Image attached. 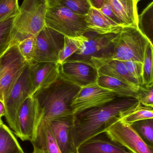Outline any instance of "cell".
Returning a JSON list of instances; mask_svg holds the SVG:
<instances>
[{
  "instance_id": "21",
  "label": "cell",
  "mask_w": 153,
  "mask_h": 153,
  "mask_svg": "<svg viewBox=\"0 0 153 153\" xmlns=\"http://www.w3.org/2000/svg\"><path fill=\"white\" fill-rule=\"evenodd\" d=\"M97 83L101 87L115 93L117 97H133L137 99L139 87L132 86L116 78L104 75L99 76Z\"/></svg>"
},
{
  "instance_id": "14",
  "label": "cell",
  "mask_w": 153,
  "mask_h": 153,
  "mask_svg": "<svg viewBox=\"0 0 153 153\" xmlns=\"http://www.w3.org/2000/svg\"><path fill=\"white\" fill-rule=\"evenodd\" d=\"M28 64L32 96L37 91L55 82L60 75V65L57 63L32 61Z\"/></svg>"
},
{
  "instance_id": "30",
  "label": "cell",
  "mask_w": 153,
  "mask_h": 153,
  "mask_svg": "<svg viewBox=\"0 0 153 153\" xmlns=\"http://www.w3.org/2000/svg\"><path fill=\"white\" fill-rule=\"evenodd\" d=\"M148 119H153V107L144 106L140 103L134 111L123 118L121 120L131 125L136 121Z\"/></svg>"
},
{
  "instance_id": "8",
  "label": "cell",
  "mask_w": 153,
  "mask_h": 153,
  "mask_svg": "<svg viewBox=\"0 0 153 153\" xmlns=\"http://www.w3.org/2000/svg\"><path fill=\"white\" fill-rule=\"evenodd\" d=\"M2 71L0 77V100L4 102L6 97L25 67L28 64L20 53L13 41L1 56Z\"/></svg>"
},
{
  "instance_id": "12",
  "label": "cell",
  "mask_w": 153,
  "mask_h": 153,
  "mask_svg": "<svg viewBox=\"0 0 153 153\" xmlns=\"http://www.w3.org/2000/svg\"><path fill=\"white\" fill-rule=\"evenodd\" d=\"M40 117L37 102L33 96L28 97L19 109L18 121L20 139L31 142L36 136Z\"/></svg>"
},
{
  "instance_id": "17",
  "label": "cell",
  "mask_w": 153,
  "mask_h": 153,
  "mask_svg": "<svg viewBox=\"0 0 153 153\" xmlns=\"http://www.w3.org/2000/svg\"><path fill=\"white\" fill-rule=\"evenodd\" d=\"M31 144L34 151L42 153H62L50 129L48 121L41 119Z\"/></svg>"
},
{
  "instance_id": "18",
  "label": "cell",
  "mask_w": 153,
  "mask_h": 153,
  "mask_svg": "<svg viewBox=\"0 0 153 153\" xmlns=\"http://www.w3.org/2000/svg\"><path fill=\"white\" fill-rule=\"evenodd\" d=\"M124 27H137V0H106Z\"/></svg>"
},
{
  "instance_id": "27",
  "label": "cell",
  "mask_w": 153,
  "mask_h": 153,
  "mask_svg": "<svg viewBox=\"0 0 153 153\" xmlns=\"http://www.w3.org/2000/svg\"><path fill=\"white\" fill-rule=\"evenodd\" d=\"M48 3L62 5L79 15L85 16L91 8L88 0H47Z\"/></svg>"
},
{
  "instance_id": "36",
  "label": "cell",
  "mask_w": 153,
  "mask_h": 153,
  "mask_svg": "<svg viewBox=\"0 0 153 153\" xmlns=\"http://www.w3.org/2000/svg\"><path fill=\"white\" fill-rule=\"evenodd\" d=\"M5 115V106L3 102L0 100V118Z\"/></svg>"
},
{
  "instance_id": "24",
  "label": "cell",
  "mask_w": 153,
  "mask_h": 153,
  "mask_svg": "<svg viewBox=\"0 0 153 153\" xmlns=\"http://www.w3.org/2000/svg\"><path fill=\"white\" fill-rule=\"evenodd\" d=\"M153 2L150 3L138 15V29L153 44Z\"/></svg>"
},
{
  "instance_id": "15",
  "label": "cell",
  "mask_w": 153,
  "mask_h": 153,
  "mask_svg": "<svg viewBox=\"0 0 153 153\" xmlns=\"http://www.w3.org/2000/svg\"><path fill=\"white\" fill-rule=\"evenodd\" d=\"M62 153H77L73 135V115L47 120Z\"/></svg>"
},
{
  "instance_id": "26",
  "label": "cell",
  "mask_w": 153,
  "mask_h": 153,
  "mask_svg": "<svg viewBox=\"0 0 153 153\" xmlns=\"http://www.w3.org/2000/svg\"><path fill=\"white\" fill-rule=\"evenodd\" d=\"M130 126L146 144L153 147V119L136 121Z\"/></svg>"
},
{
  "instance_id": "5",
  "label": "cell",
  "mask_w": 153,
  "mask_h": 153,
  "mask_svg": "<svg viewBox=\"0 0 153 153\" xmlns=\"http://www.w3.org/2000/svg\"><path fill=\"white\" fill-rule=\"evenodd\" d=\"M47 8V0H23L13 21L16 36H36L46 27Z\"/></svg>"
},
{
  "instance_id": "39",
  "label": "cell",
  "mask_w": 153,
  "mask_h": 153,
  "mask_svg": "<svg viewBox=\"0 0 153 153\" xmlns=\"http://www.w3.org/2000/svg\"><path fill=\"white\" fill-rule=\"evenodd\" d=\"M32 153H42L41 152H36V151H33V152Z\"/></svg>"
},
{
  "instance_id": "25",
  "label": "cell",
  "mask_w": 153,
  "mask_h": 153,
  "mask_svg": "<svg viewBox=\"0 0 153 153\" xmlns=\"http://www.w3.org/2000/svg\"><path fill=\"white\" fill-rule=\"evenodd\" d=\"M84 36L76 38L64 36L63 46L58 54L57 63L62 64L67 58L81 48L83 43Z\"/></svg>"
},
{
  "instance_id": "33",
  "label": "cell",
  "mask_w": 153,
  "mask_h": 153,
  "mask_svg": "<svg viewBox=\"0 0 153 153\" xmlns=\"http://www.w3.org/2000/svg\"><path fill=\"white\" fill-rule=\"evenodd\" d=\"M137 99L144 106L153 107V86H140L137 92Z\"/></svg>"
},
{
  "instance_id": "41",
  "label": "cell",
  "mask_w": 153,
  "mask_h": 153,
  "mask_svg": "<svg viewBox=\"0 0 153 153\" xmlns=\"http://www.w3.org/2000/svg\"><path fill=\"white\" fill-rule=\"evenodd\" d=\"M20 153H24V152H22Z\"/></svg>"
},
{
  "instance_id": "1",
  "label": "cell",
  "mask_w": 153,
  "mask_h": 153,
  "mask_svg": "<svg viewBox=\"0 0 153 153\" xmlns=\"http://www.w3.org/2000/svg\"><path fill=\"white\" fill-rule=\"evenodd\" d=\"M139 104L133 97H117L106 104L73 115V135L76 149L88 139L105 132L133 112Z\"/></svg>"
},
{
  "instance_id": "20",
  "label": "cell",
  "mask_w": 153,
  "mask_h": 153,
  "mask_svg": "<svg viewBox=\"0 0 153 153\" xmlns=\"http://www.w3.org/2000/svg\"><path fill=\"white\" fill-rule=\"evenodd\" d=\"M98 71L99 76H110L134 87L138 88L141 86L138 82L129 74L122 61L112 60Z\"/></svg>"
},
{
  "instance_id": "23",
  "label": "cell",
  "mask_w": 153,
  "mask_h": 153,
  "mask_svg": "<svg viewBox=\"0 0 153 153\" xmlns=\"http://www.w3.org/2000/svg\"><path fill=\"white\" fill-rule=\"evenodd\" d=\"M15 17L0 22V57L14 41L16 34L13 30V21Z\"/></svg>"
},
{
  "instance_id": "6",
  "label": "cell",
  "mask_w": 153,
  "mask_h": 153,
  "mask_svg": "<svg viewBox=\"0 0 153 153\" xmlns=\"http://www.w3.org/2000/svg\"><path fill=\"white\" fill-rule=\"evenodd\" d=\"M150 43H152L138 28L124 27L119 33L114 53L109 62L116 60L143 63L146 48Z\"/></svg>"
},
{
  "instance_id": "3",
  "label": "cell",
  "mask_w": 153,
  "mask_h": 153,
  "mask_svg": "<svg viewBox=\"0 0 153 153\" xmlns=\"http://www.w3.org/2000/svg\"><path fill=\"white\" fill-rule=\"evenodd\" d=\"M119 33L101 35L86 32L81 47L65 62H81L99 70L108 63L113 56Z\"/></svg>"
},
{
  "instance_id": "32",
  "label": "cell",
  "mask_w": 153,
  "mask_h": 153,
  "mask_svg": "<svg viewBox=\"0 0 153 153\" xmlns=\"http://www.w3.org/2000/svg\"><path fill=\"white\" fill-rule=\"evenodd\" d=\"M129 74L143 85V63L134 61L123 62Z\"/></svg>"
},
{
  "instance_id": "40",
  "label": "cell",
  "mask_w": 153,
  "mask_h": 153,
  "mask_svg": "<svg viewBox=\"0 0 153 153\" xmlns=\"http://www.w3.org/2000/svg\"><path fill=\"white\" fill-rule=\"evenodd\" d=\"M137 1L139 2V1H142V0H137Z\"/></svg>"
},
{
  "instance_id": "11",
  "label": "cell",
  "mask_w": 153,
  "mask_h": 153,
  "mask_svg": "<svg viewBox=\"0 0 153 153\" xmlns=\"http://www.w3.org/2000/svg\"><path fill=\"white\" fill-rule=\"evenodd\" d=\"M105 132L111 140L125 147L132 153H153V147L146 144L130 125L121 120L110 127Z\"/></svg>"
},
{
  "instance_id": "28",
  "label": "cell",
  "mask_w": 153,
  "mask_h": 153,
  "mask_svg": "<svg viewBox=\"0 0 153 153\" xmlns=\"http://www.w3.org/2000/svg\"><path fill=\"white\" fill-rule=\"evenodd\" d=\"M14 41L20 53L24 60L28 63L32 62L36 47L35 37L29 36L21 39L15 38Z\"/></svg>"
},
{
  "instance_id": "9",
  "label": "cell",
  "mask_w": 153,
  "mask_h": 153,
  "mask_svg": "<svg viewBox=\"0 0 153 153\" xmlns=\"http://www.w3.org/2000/svg\"><path fill=\"white\" fill-rule=\"evenodd\" d=\"M64 36L52 28L44 27L35 36L36 47L33 61L57 63L58 54L63 46Z\"/></svg>"
},
{
  "instance_id": "35",
  "label": "cell",
  "mask_w": 153,
  "mask_h": 153,
  "mask_svg": "<svg viewBox=\"0 0 153 153\" xmlns=\"http://www.w3.org/2000/svg\"><path fill=\"white\" fill-rule=\"evenodd\" d=\"M92 8L99 10L103 5L105 0H88Z\"/></svg>"
},
{
  "instance_id": "2",
  "label": "cell",
  "mask_w": 153,
  "mask_h": 153,
  "mask_svg": "<svg viewBox=\"0 0 153 153\" xmlns=\"http://www.w3.org/2000/svg\"><path fill=\"white\" fill-rule=\"evenodd\" d=\"M81 87L59 75L49 86L33 94L40 119L49 120L72 116L71 104Z\"/></svg>"
},
{
  "instance_id": "10",
  "label": "cell",
  "mask_w": 153,
  "mask_h": 153,
  "mask_svg": "<svg viewBox=\"0 0 153 153\" xmlns=\"http://www.w3.org/2000/svg\"><path fill=\"white\" fill-rule=\"evenodd\" d=\"M117 97L115 93L97 83L81 87L71 104L73 115L106 104Z\"/></svg>"
},
{
  "instance_id": "7",
  "label": "cell",
  "mask_w": 153,
  "mask_h": 153,
  "mask_svg": "<svg viewBox=\"0 0 153 153\" xmlns=\"http://www.w3.org/2000/svg\"><path fill=\"white\" fill-rule=\"evenodd\" d=\"M31 95L29 64L25 67L4 100L5 117L13 134L20 138L18 121L19 109L25 100Z\"/></svg>"
},
{
  "instance_id": "31",
  "label": "cell",
  "mask_w": 153,
  "mask_h": 153,
  "mask_svg": "<svg viewBox=\"0 0 153 153\" xmlns=\"http://www.w3.org/2000/svg\"><path fill=\"white\" fill-rule=\"evenodd\" d=\"M19 0H0V22L16 17L19 13Z\"/></svg>"
},
{
  "instance_id": "29",
  "label": "cell",
  "mask_w": 153,
  "mask_h": 153,
  "mask_svg": "<svg viewBox=\"0 0 153 153\" xmlns=\"http://www.w3.org/2000/svg\"><path fill=\"white\" fill-rule=\"evenodd\" d=\"M153 44L147 45L144 58L143 66V85L149 87L153 86Z\"/></svg>"
},
{
  "instance_id": "37",
  "label": "cell",
  "mask_w": 153,
  "mask_h": 153,
  "mask_svg": "<svg viewBox=\"0 0 153 153\" xmlns=\"http://www.w3.org/2000/svg\"><path fill=\"white\" fill-rule=\"evenodd\" d=\"M1 56L0 57V77H1V75L2 71V64L1 62Z\"/></svg>"
},
{
  "instance_id": "19",
  "label": "cell",
  "mask_w": 153,
  "mask_h": 153,
  "mask_svg": "<svg viewBox=\"0 0 153 153\" xmlns=\"http://www.w3.org/2000/svg\"><path fill=\"white\" fill-rule=\"evenodd\" d=\"M85 19L90 31L99 34H117L123 28L107 18L99 10L92 7L85 15Z\"/></svg>"
},
{
  "instance_id": "22",
  "label": "cell",
  "mask_w": 153,
  "mask_h": 153,
  "mask_svg": "<svg viewBox=\"0 0 153 153\" xmlns=\"http://www.w3.org/2000/svg\"><path fill=\"white\" fill-rule=\"evenodd\" d=\"M23 152L13 132L3 123L0 126V153Z\"/></svg>"
},
{
  "instance_id": "4",
  "label": "cell",
  "mask_w": 153,
  "mask_h": 153,
  "mask_svg": "<svg viewBox=\"0 0 153 153\" xmlns=\"http://www.w3.org/2000/svg\"><path fill=\"white\" fill-rule=\"evenodd\" d=\"M45 22L46 27L72 38L83 36L90 31L85 16L76 14L58 4L48 3Z\"/></svg>"
},
{
  "instance_id": "34",
  "label": "cell",
  "mask_w": 153,
  "mask_h": 153,
  "mask_svg": "<svg viewBox=\"0 0 153 153\" xmlns=\"http://www.w3.org/2000/svg\"><path fill=\"white\" fill-rule=\"evenodd\" d=\"M99 10L102 14H104L105 16L111 20L113 22L124 27L118 18L116 17V14L114 13L111 6L106 0H105L103 5Z\"/></svg>"
},
{
  "instance_id": "38",
  "label": "cell",
  "mask_w": 153,
  "mask_h": 153,
  "mask_svg": "<svg viewBox=\"0 0 153 153\" xmlns=\"http://www.w3.org/2000/svg\"><path fill=\"white\" fill-rule=\"evenodd\" d=\"M3 123V122L1 118H0V126H1Z\"/></svg>"
},
{
  "instance_id": "16",
  "label": "cell",
  "mask_w": 153,
  "mask_h": 153,
  "mask_svg": "<svg viewBox=\"0 0 153 153\" xmlns=\"http://www.w3.org/2000/svg\"><path fill=\"white\" fill-rule=\"evenodd\" d=\"M77 153H132L111 140L105 132L88 139L77 148Z\"/></svg>"
},
{
  "instance_id": "13",
  "label": "cell",
  "mask_w": 153,
  "mask_h": 153,
  "mask_svg": "<svg viewBox=\"0 0 153 153\" xmlns=\"http://www.w3.org/2000/svg\"><path fill=\"white\" fill-rule=\"evenodd\" d=\"M59 69L61 76L81 88L97 83L99 77L97 69L81 62L66 61Z\"/></svg>"
}]
</instances>
